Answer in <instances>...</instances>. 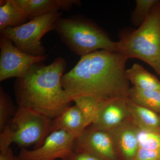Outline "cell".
Here are the masks:
<instances>
[{
	"instance_id": "52a82bcc",
	"label": "cell",
	"mask_w": 160,
	"mask_h": 160,
	"mask_svg": "<svg viewBox=\"0 0 160 160\" xmlns=\"http://www.w3.org/2000/svg\"><path fill=\"white\" fill-rule=\"evenodd\" d=\"M0 50L1 82L22 76L33 65L43 63L48 57L47 54L34 56L24 52L2 36H0Z\"/></svg>"
},
{
	"instance_id": "d4e9b609",
	"label": "cell",
	"mask_w": 160,
	"mask_h": 160,
	"mask_svg": "<svg viewBox=\"0 0 160 160\" xmlns=\"http://www.w3.org/2000/svg\"><path fill=\"white\" fill-rule=\"evenodd\" d=\"M15 160H24L20 158H19L18 156H16L15 159Z\"/></svg>"
},
{
	"instance_id": "44dd1931",
	"label": "cell",
	"mask_w": 160,
	"mask_h": 160,
	"mask_svg": "<svg viewBox=\"0 0 160 160\" xmlns=\"http://www.w3.org/2000/svg\"><path fill=\"white\" fill-rule=\"evenodd\" d=\"M138 129V148L160 149V132Z\"/></svg>"
},
{
	"instance_id": "8fae6325",
	"label": "cell",
	"mask_w": 160,
	"mask_h": 160,
	"mask_svg": "<svg viewBox=\"0 0 160 160\" xmlns=\"http://www.w3.org/2000/svg\"><path fill=\"white\" fill-rule=\"evenodd\" d=\"M138 127L130 118L109 132L120 160H134L138 149Z\"/></svg>"
},
{
	"instance_id": "6da1fadb",
	"label": "cell",
	"mask_w": 160,
	"mask_h": 160,
	"mask_svg": "<svg viewBox=\"0 0 160 160\" xmlns=\"http://www.w3.org/2000/svg\"><path fill=\"white\" fill-rule=\"evenodd\" d=\"M128 60L120 52L106 50H97L81 57L61 80L69 102L82 96L102 102L128 98L130 88L126 77Z\"/></svg>"
},
{
	"instance_id": "277c9868",
	"label": "cell",
	"mask_w": 160,
	"mask_h": 160,
	"mask_svg": "<svg viewBox=\"0 0 160 160\" xmlns=\"http://www.w3.org/2000/svg\"><path fill=\"white\" fill-rule=\"evenodd\" d=\"M117 52L142 60L160 76V1L137 29L121 36Z\"/></svg>"
},
{
	"instance_id": "9c48e42d",
	"label": "cell",
	"mask_w": 160,
	"mask_h": 160,
	"mask_svg": "<svg viewBox=\"0 0 160 160\" xmlns=\"http://www.w3.org/2000/svg\"><path fill=\"white\" fill-rule=\"evenodd\" d=\"M73 149L89 152L103 160H120L109 132L92 126L76 138Z\"/></svg>"
},
{
	"instance_id": "7a4b0ae2",
	"label": "cell",
	"mask_w": 160,
	"mask_h": 160,
	"mask_svg": "<svg viewBox=\"0 0 160 160\" xmlns=\"http://www.w3.org/2000/svg\"><path fill=\"white\" fill-rule=\"evenodd\" d=\"M67 63L59 57L49 65H33L14 83L19 107H25L53 119L69 106V102L61 82Z\"/></svg>"
},
{
	"instance_id": "4fadbf2b",
	"label": "cell",
	"mask_w": 160,
	"mask_h": 160,
	"mask_svg": "<svg viewBox=\"0 0 160 160\" xmlns=\"http://www.w3.org/2000/svg\"><path fill=\"white\" fill-rule=\"evenodd\" d=\"M26 12L29 21L59 10H69L73 5H80L78 0H14Z\"/></svg>"
},
{
	"instance_id": "7c38bea8",
	"label": "cell",
	"mask_w": 160,
	"mask_h": 160,
	"mask_svg": "<svg viewBox=\"0 0 160 160\" xmlns=\"http://www.w3.org/2000/svg\"><path fill=\"white\" fill-rule=\"evenodd\" d=\"M88 126L86 118L76 105L66 107L52 120L49 133L62 130L75 138L82 134Z\"/></svg>"
},
{
	"instance_id": "8992f818",
	"label": "cell",
	"mask_w": 160,
	"mask_h": 160,
	"mask_svg": "<svg viewBox=\"0 0 160 160\" xmlns=\"http://www.w3.org/2000/svg\"><path fill=\"white\" fill-rule=\"evenodd\" d=\"M62 16L59 12L44 15L18 27H7L0 31V35L10 40L24 52L43 56L46 55V49L41 39L47 32L55 30Z\"/></svg>"
},
{
	"instance_id": "ffe728a7",
	"label": "cell",
	"mask_w": 160,
	"mask_h": 160,
	"mask_svg": "<svg viewBox=\"0 0 160 160\" xmlns=\"http://www.w3.org/2000/svg\"><path fill=\"white\" fill-rule=\"evenodd\" d=\"M158 0H136V7L131 15V22L139 27L146 21Z\"/></svg>"
},
{
	"instance_id": "9a60e30c",
	"label": "cell",
	"mask_w": 160,
	"mask_h": 160,
	"mask_svg": "<svg viewBox=\"0 0 160 160\" xmlns=\"http://www.w3.org/2000/svg\"><path fill=\"white\" fill-rule=\"evenodd\" d=\"M26 12L14 0L0 1V31L7 27H15L29 22Z\"/></svg>"
},
{
	"instance_id": "5bb4252c",
	"label": "cell",
	"mask_w": 160,
	"mask_h": 160,
	"mask_svg": "<svg viewBox=\"0 0 160 160\" xmlns=\"http://www.w3.org/2000/svg\"><path fill=\"white\" fill-rule=\"evenodd\" d=\"M128 103L130 118L138 128L160 132V114L129 99Z\"/></svg>"
},
{
	"instance_id": "30bf717a",
	"label": "cell",
	"mask_w": 160,
	"mask_h": 160,
	"mask_svg": "<svg viewBox=\"0 0 160 160\" xmlns=\"http://www.w3.org/2000/svg\"><path fill=\"white\" fill-rule=\"evenodd\" d=\"M128 98H119L101 103L96 121L91 125L109 132L130 118Z\"/></svg>"
},
{
	"instance_id": "e0dca14e",
	"label": "cell",
	"mask_w": 160,
	"mask_h": 160,
	"mask_svg": "<svg viewBox=\"0 0 160 160\" xmlns=\"http://www.w3.org/2000/svg\"><path fill=\"white\" fill-rule=\"evenodd\" d=\"M128 99L140 106L160 114V90H143L131 87Z\"/></svg>"
},
{
	"instance_id": "cb8c5ba5",
	"label": "cell",
	"mask_w": 160,
	"mask_h": 160,
	"mask_svg": "<svg viewBox=\"0 0 160 160\" xmlns=\"http://www.w3.org/2000/svg\"><path fill=\"white\" fill-rule=\"evenodd\" d=\"M16 156L13 155V151L11 148L4 153L0 154V160H15Z\"/></svg>"
},
{
	"instance_id": "5b68a950",
	"label": "cell",
	"mask_w": 160,
	"mask_h": 160,
	"mask_svg": "<svg viewBox=\"0 0 160 160\" xmlns=\"http://www.w3.org/2000/svg\"><path fill=\"white\" fill-rule=\"evenodd\" d=\"M51 119L31 109L19 107L13 117L0 133L1 153L6 152L12 143L25 148L42 145L49 134Z\"/></svg>"
},
{
	"instance_id": "3957f363",
	"label": "cell",
	"mask_w": 160,
	"mask_h": 160,
	"mask_svg": "<svg viewBox=\"0 0 160 160\" xmlns=\"http://www.w3.org/2000/svg\"><path fill=\"white\" fill-rule=\"evenodd\" d=\"M54 31L69 49L81 57L97 50L118 51V42L112 41L101 27L86 18L62 17Z\"/></svg>"
},
{
	"instance_id": "ba28073f",
	"label": "cell",
	"mask_w": 160,
	"mask_h": 160,
	"mask_svg": "<svg viewBox=\"0 0 160 160\" xmlns=\"http://www.w3.org/2000/svg\"><path fill=\"white\" fill-rule=\"evenodd\" d=\"M75 139L62 130L52 132L39 148L32 150L22 148L18 156L24 160H62L73 150Z\"/></svg>"
},
{
	"instance_id": "ac0fdd59",
	"label": "cell",
	"mask_w": 160,
	"mask_h": 160,
	"mask_svg": "<svg viewBox=\"0 0 160 160\" xmlns=\"http://www.w3.org/2000/svg\"><path fill=\"white\" fill-rule=\"evenodd\" d=\"M72 102L78 107L86 118L88 126L92 125L96 121L102 102L89 97L76 98Z\"/></svg>"
},
{
	"instance_id": "7402d4cb",
	"label": "cell",
	"mask_w": 160,
	"mask_h": 160,
	"mask_svg": "<svg viewBox=\"0 0 160 160\" xmlns=\"http://www.w3.org/2000/svg\"><path fill=\"white\" fill-rule=\"evenodd\" d=\"M62 160H103L86 152L73 149Z\"/></svg>"
},
{
	"instance_id": "603a6c76",
	"label": "cell",
	"mask_w": 160,
	"mask_h": 160,
	"mask_svg": "<svg viewBox=\"0 0 160 160\" xmlns=\"http://www.w3.org/2000/svg\"><path fill=\"white\" fill-rule=\"evenodd\" d=\"M134 160H160V149H138Z\"/></svg>"
},
{
	"instance_id": "2e32d148",
	"label": "cell",
	"mask_w": 160,
	"mask_h": 160,
	"mask_svg": "<svg viewBox=\"0 0 160 160\" xmlns=\"http://www.w3.org/2000/svg\"><path fill=\"white\" fill-rule=\"evenodd\" d=\"M126 77L133 87L143 90H160V81L156 77L135 63L126 69Z\"/></svg>"
},
{
	"instance_id": "d6986e66",
	"label": "cell",
	"mask_w": 160,
	"mask_h": 160,
	"mask_svg": "<svg viewBox=\"0 0 160 160\" xmlns=\"http://www.w3.org/2000/svg\"><path fill=\"white\" fill-rule=\"evenodd\" d=\"M9 95L0 87V130H2L9 122L16 111Z\"/></svg>"
}]
</instances>
